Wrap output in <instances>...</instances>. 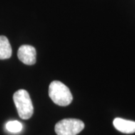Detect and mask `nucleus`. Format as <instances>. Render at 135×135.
Wrapping results in <instances>:
<instances>
[{"mask_svg": "<svg viewBox=\"0 0 135 135\" xmlns=\"http://www.w3.org/2000/svg\"><path fill=\"white\" fill-rule=\"evenodd\" d=\"M48 93L50 98L57 105L68 106L73 100V96L70 89L59 81H54L51 83Z\"/></svg>", "mask_w": 135, "mask_h": 135, "instance_id": "f257e3e1", "label": "nucleus"}, {"mask_svg": "<svg viewBox=\"0 0 135 135\" xmlns=\"http://www.w3.org/2000/svg\"><path fill=\"white\" fill-rule=\"evenodd\" d=\"M13 100L20 117L28 119L33 116L34 108L30 94L25 89H20L15 93Z\"/></svg>", "mask_w": 135, "mask_h": 135, "instance_id": "f03ea898", "label": "nucleus"}, {"mask_svg": "<svg viewBox=\"0 0 135 135\" xmlns=\"http://www.w3.org/2000/svg\"><path fill=\"white\" fill-rule=\"evenodd\" d=\"M84 128L81 120L75 118L62 119L56 124L55 130L58 135H76Z\"/></svg>", "mask_w": 135, "mask_h": 135, "instance_id": "7ed1b4c3", "label": "nucleus"}, {"mask_svg": "<svg viewBox=\"0 0 135 135\" xmlns=\"http://www.w3.org/2000/svg\"><path fill=\"white\" fill-rule=\"evenodd\" d=\"M36 51L33 46L22 45L18 51V57L22 63L27 65H33L36 63Z\"/></svg>", "mask_w": 135, "mask_h": 135, "instance_id": "20e7f679", "label": "nucleus"}, {"mask_svg": "<svg viewBox=\"0 0 135 135\" xmlns=\"http://www.w3.org/2000/svg\"><path fill=\"white\" fill-rule=\"evenodd\" d=\"M113 125L117 130L126 134L135 133V122L121 118H116L113 120Z\"/></svg>", "mask_w": 135, "mask_h": 135, "instance_id": "39448f33", "label": "nucleus"}, {"mask_svg": "<svg viewBox=\"0 0 135 135\" xmlns=\"http://www.w3.org/2000/svg\"><path fill=\"white\" fill-rule=\"evenodd\" d=\"M12 55V49L8 39L4 36H0V60L9 58Z\"/></svg>", "mask_w": 135, "mask_h": 135, "instance_id": "423d86ee", "label": "nucleus"}, {"mask_svg": "<svg viewBox=\"0 0 135 135\" xmlns=\"http://www.w3.org/2000/svg\"><path fill=\"white\" fill-rule=\"evenodd\" d=\"M6 128L8 131L11 133H18L21 131L23 125L18 121H8L6 124Z\"/></svg>", "mask_w": 135, "mask_h": 135, "instance_id": "0eeeda50", "label": "nucleus"}]
</instances>
